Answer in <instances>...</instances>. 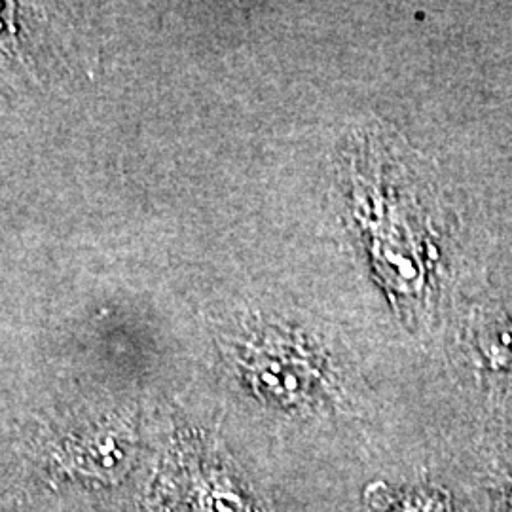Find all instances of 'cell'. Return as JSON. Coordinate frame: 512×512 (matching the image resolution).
I'll list each match as a JSON object with an SVG mask.
<instances>
[{
    "label": "cell",
    "instance_id": "1",
    "mask_svg": "<svg viewBox=\"0 0 512 512\" xmlns=\"http://www.w3.org/2000/svg\"><path fill=\"white\" fill-rule=\"evenodd\" d=\"M275 344L251 351V382L256 391L266 397L289 406L296 401L308 399L313 393V385L319 382L317 365L304 363V353L300 348H291L287 344Z\"/></svg>",
    "mask_w": 512,
    "mask_h": 512
},
{
    "label": "cell",
    "instance_id": "2",
    "mask_svg": "<svg viewBox=\"0 0 512 512\" xmlns=\"http://www.w3.org/2000/svg\"><path fill=\"white\" fill-rule=\"evenodd\" d=\"M433 503H429V505H425L423 501H408V503H404L401 509H395V512H425L429 511V507H431ZM435 512H442L440 509H437Z\"/></svg>",
    "mask_w": 512,
    "mask_h": 512
}]
</instances>
